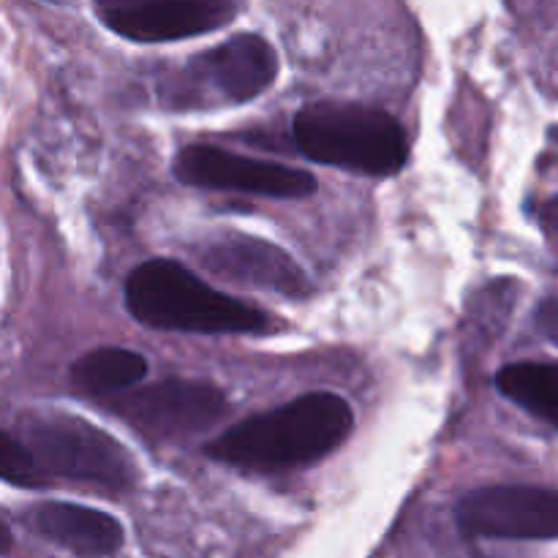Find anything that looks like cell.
<instances>
[{
    "label": "cell",
    "mask_w": 558,
    "mask_h": 558,
    "mask_svg": "<svg viewBox=\"0 0 558 558\" xmlns=\"http://www.w3.org/2000/svg\"><path fill=\"white\" fill-rule=\"evenodd\" d=\"M0 480L11 485H22V488L41 483V474H38L31 450L5 430H0Z\"/></svg>",
    "instance_id": "cell-14"
},
{
    "label": "cell",
    "mask_w": 558,
    "mask_h": 558,
    "mask_svg": "<svg viewBox=\"0 0 558 558\" xmlns=\"http://www.w3.org/2000/svg\"><path fill=\"white\" fill-rule=\"evenodd\" d=\"M352 425V407L341 396L308 392L287 407L232 425L207 445V456L229 466L259 472L305 466L343 445Z\"/></svg>",
    "instance_id": "cell-1"
},
{
    "label": "cell",
    "mask_w": 558,
    "mask_h": 558,
    "mask_svg": "<svg viewBox=\"0 0 558 558\" xmlns=\"http://www.w3.org/2000/svg\"><path fill=\"white\" fill-rule=\"evenodd\" d=\"M25 447L41 477L52 474L107 490H129L136 466L129 450L107 430L71 414H47L25 425Z\"/></svg>",
    "instance_id": "cell-4"
},
{
    "label": "cell",
    "mask_w": 558,
    "mask_h": 558,
    "mask_svg": "<svg viewBox=\"0 0 558 558\" xmlns=\"http://www.w3.org/2000/svg\"><path fill=\"white\" fill-rule=\"evenodd\" d=\"M458 526L466 537L556 539L558 496L532 485H485L461 499Z\"/></svg>",
    "instance_id": "cell-8"
},
{
    "label": "cell",
    "mask_w": 558,
    "mask_h": 558,
    "mask_svg": "<svg viewBox=\"0 0 558 558\" xmlns=\"http://www.w3.org/2000/svg\"><path fill=\"white\" fill-rule=\"evenodd\" d=\"M278 76V54L267 38L238 33L218 47L196 54L169 82L174 107H221L262 96Z\"/></svg>",
    "instance_id": "cell-5"
},
{
    "label": "cell",
    "mask_w": 558,
    "mask_h": 558,
    "mask_svg": "<svg viewBox=\"0 0 558 558\" xmlns=\"http://www.w3.org/2000/svg\"><path fill=\"white\" fill-rule=\"evenodd\" d=\"M172 172L180 183L213 191H240L267 199H300L316 189V180L287 163L238 156L213 145H189L174 156Z\"/></svg>",
    "instance_id": "cell-6"
},
{
    "label": "cell",
    "mask_w": 558,
    "mask_h": 558,
    "mask_svg": "<svg viewBox=\"0 0 558 558\" xmlns=\"http://www.w3.org/2000/svg\"><path fill=\"white\" fill-rule=\"evenodd\" d=\"M120 417L158 439H191L223 420L229 401L216 385L167 379L114 401Z\"/></svg>",
    "instance_id": "cell-7"
},
{
    "label": "cell",
    "mask_w": 558,
    "mask_h": 558,
    "mask_svg": "<svg viewBox=\"0 0 558 558\" xmlns=\"http://www.w3.org/2000/svg\"><path fill=\"white\" fill-rule=\"evenodd\" d=\"M11 550V532L3 521H0V554H9Z\"/></svg>",
    "instance_id": "cell-16"
},
{
    "label": "cell",
    "mask_w": 558,
    "mask_h": 558,
    "mask_svg": "<svg viewBox=\"0 0 558 558\" xmlns=\"http://www.w3.org/2000/svg\"><path fill=\"white\" fill-rule=\"evenodd\" d=\"M537 327L545 332V338H548V341H556L558 319H556V300L554 298H548L543 305H539Z\"/></svg>",
    "instance_id": "cell-15"
},
{
    "label": "cell",
    "mask_w": 558,
    "mask_h": 558,
    "mask_svg": "<svg viewBox=\"0 0 558 558\" xmlns=\"http://www.w3.org/2000/svg\"><path fill=\"white\" fill-rule=\"evenodd\" d=\"M496 387L507 401L543 423L556 425L558 417V371L550 363H512L496 376Z\"/></svg>",
    "instance_id": "cell-13"
},
{
    "label": "cell",
    "mask_w": 558,
    "mask_h": 558,
    "mask_svg": "<svg viewBox=\"0 0 558 558\" xmlns=\"http://www.w3.org/2000/svg\"><path fill=\"white\" fill-rule=\"evenodd\" d=\"M227 0H163V3H107L98 5V20L118 36L142 44L178 41L205 36L238 16Z\"/></svg>",
    "instance_id": "cell-9"
},
{
    "label": "cell",
    "mask_w": 558,
    "mask_h": 558,
    "mask_svg": "<svg viewBox=\"0 0 558 558\" xmlns=\"http://www.w3.org/2000/svg\"><path fill=\"white\" fill-rule=\"evenodd\" d=\"M125 305L131 316L153 330L202 332H259L267 316L243 300L207 287L191 270L172 259H150L125 281Z\"/></svg>",
    "instance_id": "cell-2"
},
{
    "label": "cell",
    "mask_w": 558,
    "mask_h": 558,
    "mask_svg": "<svg viewBox=\"0 0 558 558\" xmlns=\"http://www.w3.org/2000/svg\"><path fill=\"white\" fill-rule=\"evenodd\" d=\"M202 265L216 276L245 287L267 289V292L300 298L308 292V278L300 270L298 262L267 240L248 238V234H223L207 240L199 248Z\"/></svg>",
    "instance_id": "cell-10"
},
{
    "label": "cell",
    "mask_w": 558,
    "mask_h": 558,
    "mask_svg": "<svg viewBox=\"0 0 558 558\" xmlns=\"http://www.w3.org/2000/svg\"><path fill=\"white\" fill-rule=\"evenodd\" d=\"M292 134L311 161L368 178H390L409 158L403 125L368 104H308L294 114Z\"/></svg>",
    "instance_id": "cell-3"
},
{
    "label": "cell",
    "mask_w": 558,
    "mask_h": 558,
    "mask_svg": "<svg viewBox=\"0 0 558 558\" xmlns=\"http://www.w3.org/2000/svg\"><path fill=\"white\" fill-rule=\"evenodd\" d=\"M27 526L76 558H109L123 548L118 518L71 501H44L25 515Z\"/></svg>",
    "instance_id": "cell-11"
},
{
    "label": "cell",
    "mask_w": 558,
    "mask_h": 558,
    "mask_svg": "<svg viewBox=\"0 0 558 558\" xmlns=\"http://www.w3.org/2000/svg\"><path fill=\"white\" fill-rule=\"evenodd\" d=\"M147 376V360L134 349L104 347L71 365V385L85 396H118Z\"/></svg>",
    "instance_id": "cell-12"
}]
</instances>
